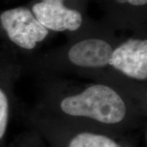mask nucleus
<instances>
[{
	"label": "nucleus",
	"mask_w": 147,
	"mask_h": 147,
	"mask_svg": "<svg viewBox=\"0 0 147 147\" xmlns=\"http://www.w3.org/2000/svg\"><path fill=\"white\" fill-rule=\"evenodd\" d=\"M51 32L38 21L29 6L0 11V38L19 55H29L45 42Z\"/></svg>",
	"instance_id": "obj_3"
},
{
	"label": "nucleus",
	"mask_w": 147,
	"mask_h": 147,
	"mask_svg": "<svg viewBox=\"0 0 147 147\" xmlns=\"http://www.w3.org/2000/svg\"><path fill=\"white\" fill-rule=\"evenodd\" d=\"M88 0H33L29 7L47 30L73 36L93 22L86 16Z\"/></svg>",
	"instance_id": "obj_4"
},
{
	"label": "nucleus",
	"mask_w": 147,
	"mask_h": 147,
	"mask_svg": "<svg viewBox=\"0 0 147 147\" xmlns=\"http://www.w3.org/2000/svg\"><path fill=\"white\" fill-rule=\"evenodd\" d=\"M38 77L42 79V95L34 109L56 119L117 126L146 111V96L119 82L76 83L56 75Z\"/></svg>",
	"instance_id": "obj_1"
},
{
	"label": "nucleus",
	"mask_w": 147,
	"mask_h": 147,
	"mask_svg": "<svg viewBox=\"0 0 147 147\" xmlns=\"http://www.w3.org/2000/svg\"><path fill=\"white\" fill-rule=\"evenodd\" d=\"M66 147H123L108 135L93 131H79L69 138ZM130 147V146H125Z\"/></svg>",
	"instance_id": "obj_8"
},
{
	"label": "nucleus",
	"mask_w": 147,
	"mask_h": 147,
	"mask_svg": "<svg viewBox=\"0 0 147 147\" xmlns=\"http://www.w3.org/2000/svg\"><path fill=\"white\" fill-rule=\"evenodd\" d=\"M22 71L20 55L3 45L0 49V142L5 137L16 105L14 84Z\"/></svg>",
	"instance_id": "obj_7"
},
{
	"label": "nucleus",
	"mask_w": 147,
	"mask_h": 147,
	"mask_svg": "<svg viewBox=\"0 0 147 147\" xmlns=\"http://www.w3.org/2000/svg\"><path fill=\"white\" fill-rule=\"evenodd\" d=\"M100 3L105 11L103 23L111 30L146 34L147 0H100Z\"/></svg>",
	"instance_id": "obj_6"
},
{
	"label": "nucleus",
	"mask_w": 147,
	"mask_h": 147,
	"mask_svg": "<svg viewBox=\"0 0 147 147\" xmlns=\"http://www.w3.org/2000/svg\"><path fill=\"white\" fill-rule=\"evenodd\" d=\"M115 31L104 23L93 21L89 26L73 36L66 44L42 54H30L21 59L23 71L37 75L76 74L94 80L109 78L112 53L120 41Z\"/></svg>",
	"instance_id": "obj_2"
},
{
	"label": "nucleus",
	"mask_w": 147,
	"mask_h": 147,
	"mask_svg": "<svg viewBox=\"0 0 147 147\" xmlns=\"http://www.w3.org/2000/svg\"><path fill=\"white\" fill-rule=\"evenodd\" d=\"M109 70L133 88L146 92V34H133L121 39L112 53Z\"/></svg>",
	"instance_id": "obj_5"
}]
</instances>
